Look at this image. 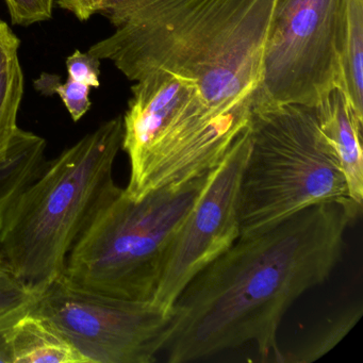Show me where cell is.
Masks as SVG:
<instances>
[{
    "instance_id": "6da1fadb",
    "label": "cell",
    "mask_w": 363,
    "mask_h": 363,
    "mask_svg": "<svg viewBox=\"0 0 363 363\" xmlns=\"http://www.w3.org/2000/svg\"><path fill=\"white\" fill-rule=\"evenodd\" d=\"M361 210L350 199L327 201L260 235L238 239L174 303L167 361L191 362L254 344L264 360L282 363L277 344L282 318L303 293L328 279Z\"/></svg>"
},
{
    "instance_id": "7a4b0ae2",
    "label": "cell",
    "mask_w": 363,
    "mask_h": 363,
    "mask_svg": "<svg viewBox=\"0 0 363 363\" xmlns=\"http://www.w3.org/2000/svg\"><path fill=\"white\" fill-rule=\"evenodd\" d=\"M275 0H114L116 33L89 50L131 82L155 71L192 80L213 110L254 96Z\"/></svg>"
},
{
    "instance_id": "3957f363",
    "label": "cell",
    "mask_w": 363,
    "mask_h": 363,
    "mask_svg": "<svg viewBox=\"0 0 363 363\" xmlns=\"http://www.w3.org/2000/svg\"><path fill=\"white\" fill-rule=\"evenodd\" d=\"M124 125L118 116L45 162L0 231V265L40 293L60 277L69 252L120 186L113 179Z\"/></svg>"
},
{
    "instance_id": "277c9868",
    "label": "cell",
    "mask_w": 363,
    "mask_h": 363,
    "mask_svg": "<svg viewBox=\"0 0 363 363\" xmlns=\"http://www.w3.org/2000/svg\"><path fill=\"white\" fill-rule=\"evenodd\" d=\"M210 172L161 186L139 199L120 188L72 248L62 277L89 292L152 301L176 235Z\"/></svg>"
},
{
    "instance_id": "5b68a950",
    "label": "cell",
    "mask_w": 363,
    "mask_h": 363,
    "mask_svg": "<svg viewBox=\"0 0 363 363\" xmlns=\"http://www.w3.org/2000/svg\"><path fill=\"white\" fill-rule=\"evenodd\" d=\"M248 133L240 180L239 239L260 235L312 206L350 199L315 108L255 99Z\"/></svg>"
},
{
    "instance_id": "8992f818",
    "label": "cell",
    "mask_w": 363,
    "mask_h": 363,
    "mask_svg": "<svg viewBox=\"0 0 363 363\" xmlns=\"http://www.w3.org/2000/svg\"><path fill=\"white\" fill-rule=\"evenodd\" d=\"M347 0H275L255 99L315 107L340 86Z\"/></svg>"
},
{
    "instance_id": "52a82bcc",
    "label": "cell",
    "mask_w": 363,
    "mask_h": 363,
    "mask_svg": "<svg viewBox=\"0 0 363 363\" xmlns=\"http://www.w3.org/2000/svg\"><path fill=\"white\" fill-rule=\"evenodd\" d=\"M30 312L54 325L86 363L154 362L175 323L174 307L89 292L62 275L38 293Z\"/></svg>"
},
{
    "instance_id": "ba28073f",
    "label": "cell",
    "mask_w": 363,
    "mask_h": 363,
    "mask_svg": "<svg viewBox=\"0 0 363 363\" xmlns=\"http://www.w3.org/2000/svg\"><path fill=\"white\" fill-rule=\"evenodd\" d=\"M250 148L248 125L220 162L176 235L152 301L172 309L189 282L240 237L239 189Z\"/></svg>"
},
{
    "instance_id": "9c48e42d",
    "label": "cell",
    "mask_w": 363,
    "mask_h": 363,
    "mask_svg": "<svg viewBox=\"0 0 363 363\" xmlns=\"http://www.w3.org/2000/svg\"><path fill=\"white\" fill-rule=\"evenodd\" d=\"M255 95L230 109L192 112L176 123L152 148L139 177L125 192L139 199L213 169L247 127Z\"/></svg>"
},
{
    "instance_id": "30bf717a",
    "label": "cell",
    "mask_w": 363,
    "mask_h": 363,
    "mask_svg": "<svg viewBox=\"0 0 363 363\" xmlns=\"http://www.w3.org/2000/svg\"><path fill=\"white\" fill-rule=\"evenodd\" d=\"M135 82L128 110L123 116L122 148L130 162L128 184L138 179L159 140L203 99L194 82L171 72L155 71Z\"/></svg>"
},
{
    "instance_id": "8fae6325",
    "label": "cell",
    "mask_w": 363,
    "mask_h": 363,
    "mask_svg": "<svg viewBox=\"0 0 363 363\" xmlns=\"http://www.w3.org/2000/svg\"><path fill=\"white\" fill-rule=\"evenodd\" d=\"M320 130L333 146L347 184L350 199L362 206L363 123L354 116L340 88H333L315 106Z\"/></svg>"
},
{
    "instance_id": "7c38bea8",
    "label": "cell",
    "mask_w": 363,
    "mask_h": 363,
    "mask_svg": "<svg viewBox=\"0 0 363 363\" xmlns=\"http://www.w3.org/2000/svg\"><path fill=\"white\" fill-rule=\"evenodd\" d=\"M10 350L12 363H86L54 325L33 312L12 327Z\"/></svg>"
},
{
    "instance_id": "4fadbf2b",
    "label": "cell",
    "mask_w": 363,
    "mask_h": 363,
    "mask_svg": "<svg viewBox=\"0 0 363 363\" xmlns=\"http://www.w3.org/2000/svg\"><path fill=\"white\" fill-rule=\"evenodd\" d=\"M46 141L18 128L7 156L0 161V231L23 191L45 164Z\"/></svg>"
},
{
    "instance_id": "5bb4252c",
    "label": "cell",
    "mask_w": 363,
    "mask_h": 363,
    "mask_svg": "<svg viewBox=\"0 0 363 363\" xmlns=\"http://www.w3.org/2000/svg\"><path fill=\"white\" fill-rule=\"evenodd\" d=\"M339 88L363 123V0H347Z\"/></svg>"
},
{
    "instance_id": "9a60e30c",
    "label": "cell",
    "mask_w": 363,
    "mask_h": 363,
    "mask_svg": "<svg viewBox=\"0 0 363 363\" xmlns=\"http://www.w3.org/2000/svg\"><path fill=\"white\" fill-rule=\"evenodd\" d=\"M361 316L362 306H350L330 318L305 344L286 354L282 352V363H309L322 358L350 333Z\"/></svg>"
},
{
    "instance_id": "2e32d148",
    "label": "cell",
    "mask_w": 363,
    "mask_h": 363,
    "mask_svg": "<svg viewBox=\"0 0 363 363\" xmlns=\"http://www.w3.org/2000/svg\"><path fill=\"white\" fill-rule=\"evenodd\" d=\"M24 93V76L16 60L0 76V161L7 156L18 130V114Z\"/></svg>"
},
{
    "instance_id": "e0dca14e",
    "label": "cell",
    "mask_w": 363,
    "mask_h": 363,
    "mask_svg": "<svg viewBox=\"0 0 363 363\" xmlns=\"http://www.w3.org/2000/svg\"><path fill=\"white\" fill-rule=\"evenodd\" d=\"M35 88L48 96L58 94L74 122H78L90 109V86L79 84L71 77L61 84L59 76L42 74L41 77L35 80Z\"/></svg>"
},
{
    "instance_id": "ac0fdd59",
    "label": "cell",
    "mask_w": 363,
    "mask_h": 363,
    "mask_svg": "<svg viewBox=\"0 0 363 363\" xmlns=\"http://www.w3.org/2000/svg\"><path fill=\"white\" fill-rule=\"evenodd\" d=\"M37 296V293L0 265V320L30 312Z\"/></svg>"
},
{
    "instance_id": "d6986e66",
    "label": "cell",
    "mask_w": 363,
    "mask_h": 363,
    "mask_svg": "<svg viewBox=\"0 0 363 363\" xmlns=\"http://www.w3.org/2000/svg\"><path fill=\"white\" fill-rule=\"evenodd\" d=\"M14 25L30 26L52 18L55 0H5Z\"/></svg>"
},
{
    "instance_id": "ffe728a7",
    "label": "cell",
    "mask_w": 363,
    "mask_h": 363,
    "mask_svg": "<svg viewBox=\"0 0 363 363\" xmlns=\"http://www.w3.org/2000/svg\"><path fill=\"white\" fill-rule=\"evenodd\" d=\"M69 77L79 84H86L90 88H99L101 75V59L93 56L90 52L76 50L67 60Z\"/></svg>"
},
{
    "instance_id": "44dd1931",
    "label": "cell",
    "mask_w": 363,
    "mask_h": 363,
    "mask_svg": "<svg viewBox=\"0 0 363 363\" xmlns=\"http://www.w3.org/2000/svg\"><path fill=\"white\" fill-rule=\"evenodd\" d=\"M62 9L73 13L82 22L90 20L94 14H101L114 0H55Z\"/></svg>"
},
{
    "instance_id": "7402d4cb",
    "label": "cell",
    "mask_w": 363,
    "mask_h": 363,
    "mask_svg": "<svg viewBox=\"0 0 363 363\" xmlns=\"http://www.w3.org/2000/svg\"><path fill=\"white\" fill-rule=\"evenodd\" d=\"M20 40L7 23L0 21V76L18 60Z\"/></svg>"
},
{
    "instance_id": "603a6c76",
    "label": "cell",
    "mask_w": 363,
    "mask_h": 363,
    "mask_svg": "<svg viewBox=\"0 0 363 363\" xmlns=\"http://www.w3.org/2000/svg\"><path fill=\"white\" fill-rule=\"evenodd\" d=\"M28 313V312H27ZM25 314L11 316L6 320H0V363H12L11 350H10V331Z\"/></svg>"
}]
</instances>
